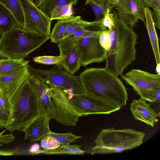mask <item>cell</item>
Returning a JSON list of instances; mask_svg holds the SVG:
<instances>
[{"label": "cell", "instance_id": "6da1fadb", "mask_svg": "<svg viewBox=\"0 0 160 160\" xmlns=\"http://www.w3.org/2000/svg\"><path fill=\"white\" fill-rule=\"evenodd\" d=\"M114 26L108 29L110 36V47L105 60L106 69L117 76L121 75L125 69L135 61L138 36L132 27L120 20L115 10Z\"/></svg>", "mask_w": 160, "mask_h": 160}, {"label": "cell", "instance_id": "7a4b0ae2", "mask_svg": "<svg viewBox=\"0 0 160 160\" xmlns=\"http://www.w3.org/2000/svg\"><path fill=\"white\" fill-rule=\"evenodd\" d=\"M84 92L121 107L128 99L127 88L118 76L104 68H86L79 76Z\"/></svg>", "mask_w": 160, "mask_h": 160}, {"label": "cell", "instance_id": "3957f363", "mask_svg": "<svg viewBox=\"0 0 160 160\" xmlns=\"http://www.w3.org/2000/svg\"><path fill=\"white\" fill-rule=\"evenodd\" d=\"M40 113L38 98L28 78L18 88L11 101L5 128L11 132L16 130L24 132Z\"/></svg>", "mask_w": 160, "mask_h": 160}, {"label": "cell", "instance_id": "277c9868", "mask_svg": "<svg viewBox=\"0 0 160 160\" xmlns=\"http://www.w3.org/2000/svg\"><path fill=\"white\" fill-rule=\"evenodd\" d=\"M146 133L131 128L102 129L94 140L91 154L119 153L140 146Z\"/></svg>", "mask_w": 160, "mask_h": 160}, {"label": "cell", "instance_id": "5b68a950", "mask_svg": "<svg viewBox=\"0 0 160 160\" xmlns=\"http://www.w3.org/2000/svg\"><path fill=\"white\" fill-rule=\"evenodd\" d=\"M49 39L15 27L4 34L2 41V52L12 59H24Z\"/></svg>", "mask_w": 160, "mask_h": 160}, {"label": "cell", "instance_id": "8992f818", "mask_svg": "<svg viewBox=\"0 0 160 160\" xmlns=\"http://www.w3.org/2000/svg\"><path fill=\"white\" fill-rule=\"evenodd\" d=\"M102 18L88 22L85 26V32L78 42L81 52V65L84 67L93 63H101L107 57V51L100 45L99 37L108 29L102 24Z\"/></svg>", "mask_w": 160, "mask_h": 160}, {"label": "cell", "instance_id": "52a82bcc", "mask_svg": "<svg viewBox=\"0 0 160 160\" xmlns=\"http://www.w3.org/2000/svg\"><path fill=\"white\" fill-rule=\"evenodd\" d=\"M120 76L140 98L152 102L160 101V73L132 69Z\"/></svg>", "mask_w": 160, "mask_h": 160}, {"label": "cell", "instance_id": "ba28073f", "mask_svg": "<svg viewBox=\"0 0 160 160\" xmlns=\"http://www.w3.org/2000/svg\"><path fill=\"white\" fill-rule=\"evenodd\" d=\"M28 68L30 74L47 83L57 86L65 92L75 94L84 92L79 76H74L59 66L50 69L42 70L36 69L28 64Z\"/></svg>", "mask_w": 160, "mask_h": 160}, {"label": "cell", "instance_id": "9c48e42d", "mask_svg": "<svg viewBox=\"0 0 160 160\" xmlns=\"http://www.w3.org/2000/svg\"><path fill=\"white\" fill-rule=\"evenodd\" d=\"M47 83L49 87V91L54 108V119L67 126H75L79 117L85 116L84 114L73 105L63 90Z\"/></svg>", "mask_w": 160, "mask_h": 160}, {"label": "cell", "instance_id": "30bf717a", "mask_svg": "<svg viewBox=\"0 0 160 160\" xmlns=\"http://www.w3.org/2000/svg\"><path fill=\"white\" fill-rule=\"evenodd\" d=\"M65 92L73 105L85 116L92 114H109L121 108L116 104L85 92L81 94Z\"/></svg>", "mask_w": 160, "mask_h": 160}, {"label": "cell", "instance_id": "8fae6325", "mask_svg": "<svg viewBox=\"0 0 160 160\" xmlns=\"http://www.w3.org/2000/svg\"><path fill=\"white\" fill-rule=\"evenodd\" d=\"M23 13V28L34 33L49 37L52 20L30 0H18Z\"/></svg>", "mask_w": 160, "mask_h": 160}, {"label": "cell", "instance_id": "7c38bea8", "mask_svg": "<svg viewBox=\"0 0 160 160\" xmlns=\"http://www.w3.org/2000/svg\"><path fill=\"white\" fill-rule=\"evenodd\" d=\"M146 7L142 0H119L115 8L118 18L133 27L136 26L139 20L145 25Z\"/></svg>", "mask_w": 160, "mask_h": 160}, {"label": "cell", "instance_id": "4fadbf2b", "mask_svg": "<svg viewBox=\"0 0 160 160\" xmlns=\"http://www.w3.org/2000/svg\"><path fill=\"white\" fill-rule=\"evenodd\" d=\"M78 41L67 37L61 40L58 45L59 55H64L65 58L57 66L73 75L81 66V52Z\"/></svg>", "mask_w": 160, "mask_h": 160}, {"label": "cell", "instance_id": "5bb4252c", "mask_svg": "<svg viewBox=\"0 0 160 160\" xmlns=\"http://www.w3.org/2000/svg\"><path fill=\"white\" fill-rule=\"evenodd\" d=\"M28 65L0 75V92L10 104L18 88L30 75Z\"/></svg>", "mask_w": 160, "mask_h": 160}, {"label": "cell", "instance_id": "9a60e30c", "mask_svg": "<svg viewBox=\"0 0 160 160\" xmlns=\"http://www.w3.org/2000/svg\"><path fill=\"white\" fill-rule=\"evenodd\" d=\"M28 79L34 89L38 98L40 115L50 119L54 118L55 113L49 91V87L48 84L32 74H30Z\"/></svg>", "mask_w": 160, "mask_h": 160}, {"label": "cell", "instance_id": "2e32d148", "mask_svg": "<svg viewBox=\"0 0 160 160\" xmlns=\"http://www.w3.org/2000/svg\"><path fill=\"white\" fill-rule=\"evenodd\" d=\"M141 98L134 99L130 104V109L134 118L153 127L158 121L160 114L150 107V105Z\"/></svg>", "mask_w": 160, "mask_h": 160}, {"label": "cell", "instance_id": "e0dca14e", "mask_svg": "<svg viewBox=\"0 0 160 160\" xmlns=\"http://www.w3.org/2000/svg\"><path fill=\"white\" fill-rule=\"evenodd\" d=\"M51 119L40 115L31 122L26 128L25 140H29L30 142L38 141L51 131L49 128Z\"/></svg>", "mask_w": 160, "mask_h": 160}, {"label": "cell", "instance_id": "ac0fdd59", "mask_svg": "<svg viewBox=\"0 0 160 160\" xmlns=\"http://www.w3.org/2000/svg\"><path fill=\"white\" fill-rule=\"evenodd\" d=\"M149 8H145V26L154 56L156 64L160 63V55L159 48V38L152 15V12Z\"/></svg>", "mask_w": 160, "mask_h": 160}, {"label": "cell", "instance_id": "d6986e66", "mask_svg": "<svg viewBox=\"0 0 160 160\" xmlns=\"http://www.w3.org/2000/svg\"><path fill=\"white\" fill-rule=\"evenodd\" d=\"M79 0H43L40 9L52 20L59 10L64 6L72 3L76 4Z\"/></svg>", "mask_w": 160, "mask_h": 160}, {"label": "cell", "instance_id": "ffe728a7", "mask_svg": "<svg viewBox=\"0 0 160 160\" xmlns=\"http://www.w3.org/2000/svg\"><path fill=\"white\" fill-rule=\"evenodd\" d=\"M81 18L80 16H76L66 19H60L55 24L49 37L52 42L58 43L63 37L67 28L72 22Z\"/></svg>", "mask_w": 160, "mask_h": 160}, {"label": "cell", "instance_id": "44dd1931", "mask_svg": "<svg viewBox=\"0 0 160 160\" xmlns=\"http://www.w3.org/2000/svg\"><path fill=\"white\" fill-rule=\"evenodd\" d=\"M3 5L13 15L17 22V27L23 28L24 18L22 10L18 0H0Z\"/></svg>", "mask_w": 160, "mask_h": 160}, {"label": "cell", "instance_id": "7402d4cb", "mask_svg": "<svg viewBox=\"0 0 160 160\" xmlns=\"http://www.w3.org/2000/svg\"><path fill=\"white\" fill-rule=\"evenodd\" d=\"M81 146L77 145H61L54 149L39 150L34 153L36 154H68L72 155H82L84 151L80 149Z\"/></svg>", "mask_w": 160, "mask_h": 160}, {"label": "cell", "instance_id": "603a6c76", "mask_svg": "<svg viewBox=\"0 0 160 160\" xmlns=\"http://www.w3.org/2000/svg\"><path fill=\"white\" fill-rule=\"evenodd\" d=\"M17 25L16 21L13 15L0 3V32L5 34Z\"/></svg>", "mask_w": 160, "mask_h": 160}, {"label": "cell", "instance_id": "cb8c5ba5", "mask_svg": "<svg viewBox=\"0 0 160 160\" xmlns=\"http://www.w3.org/2000/svg\"><path fill=\"white\" fill-rule=\"evenodd\" d=\"M85 5L92 8L95 17V21L102 18L107 13L111 12L112 8L106 0H86Z\"/></svg>", "mask_w": 160, "mask_h": 160}, {"label": "cell", "instance_id": "d4e9b609", "mask_svg": "<svg viewBox=\"0 0 160 160\" xmlns=\"http://www.w3.org/2000/svg\"><path fill=\"white\" fill-rule=\"evenodd\" d=\"M29 61L24 59L0 61V75L8 72L28 64Z\"/></svg>", "mask_w": 160, "mask_h": 160}, {"label": "cell", "instance_id": "484cf974", "mask_svg": "<svg viewBox=\"0 0 160 160\" xmlns=\"http://www.w3.org/2000/svg\"><path fill=\"white\" fill-rule=\"evenodd\" d=\"M46 135L52 137L61 144L64 145L69 144L76 139L82 137L73 134L71 131L65 133H57L51 131Z\"/></svg>", "mask_w": 160, "mask_h": 160}, {"label": "cell", "instance_id": "4316f807", "mask_svg": "<svg viewBox=\"0 0 160 160\" xmlns=\"http://www.w3.org/2000/svg\"><path fill=\"white\" fill-rule=\"evenodd\" d=\"M65 58L64 55L58 56H43L36 57L33 58V61L36 63L46 65H58Z\"/></svg>", "mask_w": 160, "mask_h": 160}, {"label": "cell", "instance_id": "83f0119b", "mask_svg": "<svg viewBox=\"0 0 160 160\" xmlns=\"http://www.w3.org/2000/svg\"><path fill=\"white\" fill-rule=\"evenodd\" d=\"M40 145L42 149L49 150L57 148L61 144L52 137L46 135L41 139Z\"/></svg>", "mask_w": 160, "mask_h": 160}, {"label": "cell", "instance_id": "f1b7e54d", "mask_svg": "<svg viewBox=\"0 0 160 160\" xmlns=\"http://www.w3.org/2000/svg\"><path fill=\"white\" fill-rule=\"evenodd\" d=\"M73 5L72 3H69L62 7L53 18V20L68 18L73 16Z\"/></svg>", "mask_w": 160, "mask_h": 160}, {"label": "cell", "instance_id": "f546056e", "mask_svg": "<svg viewBox=\"0 0 160 160\" xmlns=\"http://www.w3.org/2000/svg\"><path fill=\"white\" fill-rule=\"evenodd\" d=\"M88 23V22L84 21L81 18L74 21L68 27L63 36L62 39L69 37L76 31L87 25Z\"/></svg>", "mask_w": 160, "mask_h": 160}, {"label": "cell", "instance_id": "4dcf8cb0", "mask_svg": "<svg viewBox=\"0 0 160 160\" xmlns=\"http://www.w3.org/2000/svg\"><path fill=\"white\" fill-rule=\"evenodd\" d=\"M99 41L102 47L107 52L109 50L110 47V36L108 29L103 31L100 35Z\"/></svg>", "mask_w": 160, "mask_h": 160}, {"label": "cell", "instance_id": "1f68e13d", "mask_svg": "<svg viewBox=\"0 0 160 160\" xmlns=\"http://www.w3.org/2000/svg\"><path fill=\"white\" fill-rule=\"evenodd\" d=\"M102 22L103 26L108 28V29H111L114 26L115 23L114 14L113 12L106 13L102 18Z\"/></svg>", "mask_w": 160, "mask_h": 160}, {"label": "cell", "instance_id": "d6a6232c", "mask_svg": "<svg viewBox=\"0 0 160 160\" xmlns=\"http://www.w3.org/2000/svg\"><path fill=\"white\" fill-rule=\"evenodd\" d=\"M6 130L0 132V146L3 145V143L7 144L12 142L15 139V137L12 133L3 134Z\"/></svg>", "mask_w": 160, "mask_h": 160}, {"label": "cell", "instance_id": "836d02e7", "mask_svg": "<svg viewBox=\"0 0 160 160\" xmlns=\"http://www.w3.org/2000/svg\"><path fill=\"white\" fill-rule=\"evenodd\" d=\"M0 105L5 113L9 116L11 104L4 99L0 92Z\"/></svg>", "mask_w": 160, "mask_h": 160}, {"label": "cell", "instance_id": "e575fe53", "mask_svg": "<svg viewBox=\"0 0 160 160\" xmlns=\"http://www.w3.org/2000/svg\"><path fill=\"white\" fill-rule=\"evenodd\" d=\"M9 116L3 110L0 105V128H5L8 122Z\"/></svg>", "mask_w": 160, "mask_h": 160}, {"label": "cell", "instance_id": "d590c367", "mask_svg": "<svg viewBox=\"0 0 160 160\" xmlns=\"http://www.w3.org/2000/svg\"><path fill=\"white\" fill-rule=\"evenodd\" d=\"M152 15L155 27L160 29V8L157 10H153Z\"/></svg>", "mask_w": 160, "mask_h": 160}, {"label": "cell", "instance_id": "8d00e7d4", "mask_svg": "<svg viewBox=\"0 0 160 160\" xmlns=\"http://www.w3.org/2000/svg\"><path fill=\"white\" fill-rule=\"evenodd\" d=\"M85 26L80 28L68 37L78 40L83 35L85 32Z\"/></svg>", "mask_w": 160, "mask_h": 160}, {"label": "cell", "instance_id": "74e56055", "mask_svg": "<svg viewBox=\"0 0 160 160\" xmlns=\"http://www.w3.org/2000/svg\"><path fill=\"white\" fill-rule=\"evenodd\" d=\"M146 7L151 8L153 10H157L160 8L154 0H142Z\"/></svg>", "mask_w": 160, "mask_h": 160}, {"label": "cell", "instance_id": "f35d334b", "mask_svg": "<svg viewBox=\"0 0 160 160\" xmlns=\"http://www.w3.org/2000/svg\"><path fill=\"white\" fill-rule=\"evenodd\" d=\"M8 55L4 53L2 51L0 52V61L5 60H12Z\"/></svg>", "mask_w": 160, "mask_h": 160}, {"label": "cell", "instance_id": "ab89813d", "mask_svg": "<svg viewBox=\"0 0 160 160\" xmlns=\"http://www.w3.org/2000/svg\"><path fill=\"white\" fill-rule=\"evenodd\" d=\"M108 4L112 9L115 8L119 0H106Z\"/></svg>", "mask_w": 160, "mask_h": 160}, {"label": "cell", "instance_id": "60d3db41", "mask_svg": "<svg viewBox=\"0 0 160 160\" xmlns=\"http://www.w3.org/2000/svg\"><path fill=\"white\" fill-rule=\"evenodd\" d=\"M36 6L39 8L43 0H30Z\"/></svg>", "mask_w": 160, "mask_h": 160}, {"label": "cell", "instance_id": "b9f144b4", "mask_svg": "<svg viewBox=\"0 0 160 160\" xmlns=\"http://www.w3.org/2000/svg\"><path fill=\"white\" fill-rule=\"evenodd\" d=\"M14 152L11 151L0 150V155H11L15 154Z\"/></svg>", "mask_w": 160, "mask_h": 160}, {"label": "cell", "instance_id": "7bdbcfd3", "mask_svg": "<svg viewBox=\"0 0 160 160\" xmlns=\"http://www.w3.org/2000/svg\"><path fill=\"white\" fill-rule=\"evenodd\" d=\"M4 34L0 32V52L2 51V41Z\"/></svg>", "mask_w": 160, "mask_h": 160}, {"label": "cell", "instance_id": "ee69618b", "mask_svg": "<svg viewBox=\"0 0 160 160\" xmlns=\"http://www.w3.org/2000/svg\"><path fill=\"white\" fill-rule=\"evenodd\" d=\"M156 71L157 74L160 73V63L157 64Z\"/></svg>", "mask_w": 160, "mask_h": 160}, {"label": "cell", "instance_id": "f6af8a7d", "mask_svg": "<svg viewBox=\"0 0 160 160\" xmlns=\"http://www.w3.org/2000/svg\"><path fill=\"white\" fill-rule=\"evenodd\" d=\"M158 5L160 7V0H154Z\"/></svg>", "mask_w": 160, "mask_h": 160}]
</instances>
